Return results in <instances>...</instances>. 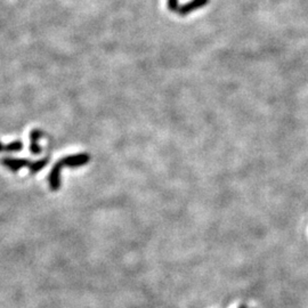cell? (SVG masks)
<instances>
[{
    "label": "cell",
    "mask_w": 308,
    "mask_h": 308,
    "mask_svg": "<svg viewBox=\"0 0 308 308\" xmlns=\"http://www.w3.org/2000/svg\"><path fill=\"white\" fill-rule=\"evenodd\" d=\"M50 161V157H45V159H41L38 161H31L28 159H14V157H3V159L0 160L2 166H5L7 169H9L10 171L17 172L22 168H29L30 172L32 175H36L37 172H39L40 170L46 167V164Z\"/></svg>",
    "instance_id": "6da1fadb"
},
{
    "label": "cell",
    "mask_w": 308,
    "mask_h": 308,
    "mask_svg": "<svg viewBox=\"0 0 308 308\" xmlns=\"http://www.w3.org/2000/svg\"><path fill=\"white\" fill-rule=\"evenodd\" d=\"M90 161V155L88 153H79L74 155H69L63 157L58 162H56L59 167H67V168H78L81 166H86Z\"/></svg>",
    "instance_id": "7a4b0ae2"
},
{
    "label": "cell",
    "mask_w": 308,
    "mask_h": 308,
    "mask_svg": "<svg viewBox=\"0 0 308 308\" xmlns=\"http://www.w3.org/2000/svg\"><path fill=\"white\" fill-rule=\"evenodd\" d=\"M208 3L209 0H191V1L185 3V5L179 7L178 13L179 15H182V16H186V15L202 8V7L208 5Z\"/></svg>",
    "instance_id": "3957f363"
},
{
    "label": "cell",
    "mask_w": 308,
    "mask_h": 308,
    "mask_svg": "<svg viewBox=\"0 0 308 308\" xmlns=\"http://www.w3.org/2000/svg\"><path fill=\"white\" fill-rule=\"evenodd\" d=\"M44 131L39 129H33L30 133V151H31L33 155H39L43 152V149L39 145V140L44 137Z\"/></svg>",
    "instance_id": "277c9868"
},
{
    "label": "cell",
    "mask_w": 308,
    "mask_h": 308,
    "mask_svg": "<svg viewBox=\"0 0 308 308\" xmlns=\"http://www.w3.org/2000/svg\"><path fill=\"white\" fill-rule=\"evenodd\" d=\"M23 143L21 141H15L12 143H8L7 145H3L2 143H0V153L1 152H18L21 150H23Z\"/></svg>",
    "instance_id": "5b68a950"
},
{
    "label": "cell",
    "mask_w": 308,
    "mask_h": 308,
    "mask_svg": "<svg viewBox=\"0 0 308 308\" xmlns=\"http://www.w3.org/2000/svg\"><path fill=\"white\" fill-rule=\"evenodd\" d=\"M168 9L170 10V12H178L179 9V2L178 0H168Z\"/></svg>",
    "instance_id": "8992f818"
},
{
    "label": "cell",
    "mask_w": 308,
    "mask_h": 308,
    "mask_svg": "<svg viewBox=\"0 0 308 308\" xmlns=\"http://www.w3.org/2000/svg\"><path fill=\"white\" fill-rule=\"evenodd\" d=\"M239 308H247V307H246V306H244V305H242V306H240Z\"/></svg>",
    "instance_id": "52a82bcc"
}]
</instances>
